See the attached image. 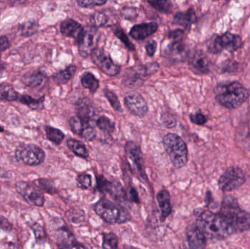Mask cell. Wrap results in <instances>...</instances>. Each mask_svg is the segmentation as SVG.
Returning <instances> with one entry per match:
<instances>
[{
  "instance_id": "obj_1",
  "label": "cell",
  "mask_w": 250,
  "mask_h": 249,
  "mask_svg": "<svg viewBox=\"0 0 250 249\" xmlns=\"http://www.w3.org/2000/svg\"><path fill=\"white\" fill-rule=\"evenodd\" d=\"M196 224L207 239L223 240L235 234L224 219L209 211L198 209L195 211Z\"/></svg>"
},
{
  "instance_id": "obj_2",
  "label": "cell",
  "mask_w": 250,
  "mask_h": 249,
  "mask_svg": "<svg viewBox=\"0 0 250 249\" xmlns=\"http://www.w3.org/2000/svg\"><path fill=\"white\" fill-rule=\"evenodd\" d=\"M217 213L224 219L234 233L250 230V215L240 208L234 198L225 199Z\"/></svg>"
},
{
  "instance_id": "obj_3",
  "label": "cell",
  "mask_w": 250,
  "mask_h": 249,
  "mask_svg": "<svg viewBox=\"0 0 250 249\" xmlns=\"http://www.w3.org/2000/svg\"><path fill=\"white\" fill-rule=\"evenodd\" d=\"M249 96L248 89L239 82L223 83L215 88L217 102L229 109H236L245 103Z\"/></svg>"
},
{
  "instance_id": "obj_4",
  "label": "cell",
  "mask_w": 250,
  "mask_h": 249,
  "mask_svg": "<svg viewBox=\"0 0 250 249\" xmlns=\"http://www.w3.org/2000/svg\"><path fill=\"white\" fill-rule=\"evenodd\" d=\"M95 213L108 224H121L129 222L132 219L130 213L124 206L117 202L102 198L95 205Z\"/></svg>"
},
{
  "instance_id": "obj_5",
  "label": "cell",
  "mask_w": 250,
  "mask_h": 249,
  "mask_svg": "<svg viewBox=\"0 0 250 249\" xmlns=\"http://www.w3.org/2000/svg\"><path fill=\"white\" fill-rule=\"evenodd\" d=\"M163 146L175 168L179 169L187 165L188 161V147L182 137L173 133H168L163 138Z\"/></svg>"
},
{
  "instance_id": "obj_6",
  "label": "cell",
  "mask_w": 250,
  "mask_h": 249,
  "mask_svg": "<svg viewBox=\"0 0 250 249\" xmlns=\"http://www.w3.org/2000/svg\"><path fill=\"white\" fill-rule=\"evenodd\" d=\"M242 40L241 37L234 34H223L220 36L211 38L208 42L207 48L211 54H218L223 50H227L229 52H234L242 47Z\"/></svg>"
},
{
  "instance_id": "obj_7",
  "label": "cell",
  "mask_w": 250,
  "mask_h": 249,
  "mask_svg": "<svg viewBox=\"0 0 250 249\" xmlns=\"http://www.w3.org/2000/svg\"><path fill=\"white\" fill-rule=\"evenodd\" d=\"M101 35L98 28L94 25L83 28L82 35L77 39L79 54L83 58L89 57L92 51L98 48Z\"/></svg>"
},
{
  "instance_id": "obj_8",
  "label": "cell",
  "mask_w": 250,
  "mask_h": 249,
  "mask_svg": "<svg viewBox=\"0 0 250 249\" xmlns=\"http://www.w3.org/2000/svg\"><path fill=\"white\" fill-rule=\"evenodd\" d=\"M16 157L25 165L38 166L45 161V153L36 145L22 144L16 149Z\"/></svg>"
},
{
  "instance_id": "obj_9",
  "label": "cell",
  "mask_w": 250,
  "mask_h": 249,
  "mask_svg": "<svg viewBox=\"0 0 250 249\" xmlns=\"http://www.w3.org/2000/svg\"><path fill=\"white\" fill-rule=\"evenodd\" d=\"M246 181L245 172L241 168L231 167L228 168L218 181L219 188L229 192L240 188Z\"/></svg>"
},
{
  "instance_id": "obj_10",
  "label": "cell",
  "mask_w": 250,
  "mask_h": 249,
  "mask_svg": "<svg viewBox=\"0 0 250 249\" xmlns=\"http://www.w3.org/2000/svg\"><path fill=\"white\" fill-rule=\"evenodd\" d=\"M17 192L29 204L42 207L45 197L42 190L36 185L27 181H19L16 185Z\"/></svg>"
},
{
  "instance_id": "obj_11",
  "label": "cell",
  "mask_w": 250,
  "mask_h": 249,
  "mask_svg": "<svg viewBox=\"0 0 250 249\" xmlns=\"http://www.w3.org/2000/svg\"><path fill=\"white\" fill-rule=\"evenodd\" d=\"M91 58L94 64L106 76L115 77L121 70V67L116 64L110 56L102 48H97L92 51Z\"/></svg>"
},
{
  "instance_id": "obj_12",
  "label": "cell",
  "mask_w": 250,
  "mask_h": 249,
  "mask_svg": "<svg viewBox=\"0 0 250 249\" xmlns=\"http://www.w3.org/2000/svg\"><path fill=\"white\" fill-rule=\"evenodd\" d=\"M125 149L126 156L135 168L137 174L139 175L140 178L146 181L147 176L145 172L144 156L139 145L134 141H128L125 145Z\"/></svg>"
},
{
  "instance_id": "obj_13",
  "label": "cell",
  "mask_w": 250,
  "mask_h": 249,
  "mask_svg": "<svg viewBox=\"0 0 250 249\" xmlns=\"http://www.w3.org/2000/svg\"><path fill=\"white\" fill-rule=\"evenodd\" d=\"M124 102L126 109L135 116L143 118L148 113V104L140 94H127L125 96Z\"/></svg>"
},
{
  "instance_id": "obj_14",
  "label": "cell",
  "mask_w": 250,
  "mask_h": 249,
  "mask_svg": "<svg viewBox=\"0 0 250 249\" xmlns=\"http://www.w3.org/2000/svg\"><path fill=\"white\" fill-rule=\"evenodd\" d=\"M148 77L145 65L135 66L126 70L123 82L126 87L135 89L141 87Z\"/></svg>"
},
{
  "instance_id": "obj_15",
  "label": "cell",
  "mask_w": 250,
  "mask_h": 249,
  "mask_svg": "<svg viewBox=\"0 0 250 249\" xmlns=\"http://www.w3.org/2000/svg\"><path fill=\"white\" fill-rule=\"evenodd\" d=\"M69 124L73 133L83 140L92 141L96 137V131L89 121L82 119L76 115L70 118Z\"/></svg>"
},
{
  "instance_id": "obj_16",
  "label": "cell",
  "mask_w": 250,
  "mask_h": 249,
  "mask_svg": "<svg viewBox=\"0 0 250 249\" xmlns=\"http://www.w3.org/2000/svg\"><path fill=\"white\" fill-rule=\"evenodd\" d=\"M188 65L192 73L199 76L206 75L210 70V61L207 56L201 51H194L188 57Z\"/></svg>"
},
{
  "instance_id": "obj_17",
  "label": "cell",
  "mask_w": 250,
  "mask_h": 249,
  "mask_svg": "<svg viewBox=\"0 0 250 249\" xmlns=\"http://www.w3.org/2000/svg\"><path fill=\"white\" fill-rule=\"evenodd\" d=\"M186 235L189 249H205L207 247V237L196 224L188 227Z\"/></svg>"
},
{
  "instance_id": "obj_18",
  "label": "cell",
  "mask_w": 250,
  "mask_h": 249,
  "mask_svg": "<svg viewBox=\"0 0 250 249\" xmlns=\"http://www.w3.org/2000/svg\"><path fill=\"white\" fill-rule=\"evenodd\" d=\"M157 29H158V24L155 22L140 23L131 28L129 35L135 40H144L155 33Z\"/></svg>"
},
{
  "instance_id": "obj_19",
  "label": "cell",
  "mask_w": 250,
  "mask_h": 249,
  "mask_svg": "<svg viewBox=\"0 0 250 249\" xmlns=\"http://www.w3.org/2000/svg\"><path fill=\"white\" fill-rule=\"evenodd\" d=\"M76 108L77 116L89 122L93 121L98 115V113L96 108L88 98L79 99L76 103Z\"/></svg>"
},
{
  "instance_id": "obj_20",
  "label": "cell",
  "mask_w": 250,
  "mask_h": 249,
  "mask_svg": "<svg viewBox=\"0 0 250 249\" xmlns=\"http://www.w3.org/2000/svg\"><path fill=\"white\" fill-rule=\"evenodd\" d=\"M83 27L81 23L72 19L63 20L60 24V32L64 36L74 38L77 40L83 32Z\"/></svg>"
},
{
  "instance_id": "obj_21",
  "label": "cell",
  "mask_w": 250,
  "mask_h": 249,
  "mask_svg": "<svg viewBox=\"0 0 250 249\" xmlns=\"http://www.w3.org/2000/svg\"><path fill=\"white\" fill-rule=\"evenodd\" d=\"M165 54L172 58H183L187 57V47L183 41H170L166 45Z\"/></svg>"
},
{
  "instance_id": "obj_22",
  "label": "cell",
  "mask_w": 250,
  "mask_h": 249,
  "mask_svg": "<svg viewBox=\"0 0 250 249\" xmlns=\"http://www.w3.org/2000/svg\"><path fill=\"white\" fill-rule=\"evenodd\" d=\"M47 80V76L41 70L28 72L22 77L23 83L30 88H38L42 86Z\"/></svg>"
},
{
  "instance_id": "obj_23",
  "label": "cell",
  "mask_w": 250,
  "mask_h": 249,
  "mask_svg": "<svg viewBox=\"0 0 250 249\" xmlns=\"http://www.w3.org/2000/svg\"><path fill=\"white\" fill-rule=\"evenodd\" d=\"M157 200L159 207L161 210L162 219H166L170 216L172 212L170 193L167 190H161L157 194Z\"/></svg>"
},
{
  "instance_id": "obj_24",
  "label": "cell",
  "mask_w": 250,
  "mask_h": 249,
  "mask_svg": "<svg viewBox=\"0 0 250 249\" xmlns=\"http://www.w3.org/2000/svg\"><path fill=\"white\" fill-rule=\"evenodd\" d=\"M92 21L94 26H110L115 24L114 22V14L109 10H103V11L95 12L92 16Z\"/></svg>"
},
{
  "instance_id": "obj_25",
  "label": "cell",
  "mask_w": 250,
  "mask_h": 249,
  "mask_svg": "<svg viewBox=\"0 0 250 249\" xmlns=\"http://www.w3.org/2000/svg\"><path fill=\"white\" fill-rule=\"evenodd\" d=\"M197 17L195 10L192 8L188 9L186 12H178L173 18V23L188 27L196 21Z\"/></svg>"
},
{
  "instance_id": "obj_26",
  "label": "cell",
  "mask_w": 250,
  "mask_h": 249,
  "mask_svg": "<svg viewBox=\"0 0 250 249\" xmlns=\"http://www.w3.org/2000/svg\"><path fill=\"white\" fill-rule=\"evenodd\" d=\"M77 67L75 65L68 66L64 70H60L53 76V79L59 84H64L67 83L76 74Z\"/></svg>"
},
{
  "instance_id": "obj_27",
  "label": "cell",
  "mask_w": 250,
  "mask_h": 249,
  "mask_svg": "<svg viewBox=\"0 0 250 249\" xmlns=\"http://www.w3.org/2000/svg\"><path fill=\"white\" fill-rule=\"evenodd\" d=\"M67 146L70 151L79 157L86 159L89 156V152L82 142L76 139L70 138L67 140Z\"/></svg>"
},
{
  "instance_id": "obj_28",
  "label": "cell",
  "mask_w": 250,
  "mask_h": 249,
  "mask_svg": "<svg viewBox=\"0 0 250 249\" xmlns=\"http://www.w3.org/2000/svg\"><path fill=\"white\" fill-rule=\"evenodd\" d=\"M19 96L20 95L12 85L7 83H0V100L13 102L19 100Z\"/></svg>"
},
{
  "instance_id": "obj_29",
  "label": "cell",
  "mask_w": 250,
  "mask_h": 249,
  "mask_svg": "<svg viewBox=\"0 0 250 249\" xmlns=\"http://www.w3.org/2000/svg\"><path fill=\"white\" fill-rule=\"evenodd\" d=\"M82 84L83 88L88 89L92 94L95 93L100 87L99 80L89 72L83 73L82 77Z\"/></svg>"
},
{
  "instance_id": "obj_30",
  "label": "cell",
  "mask_w": 250,
  "mask_h": 249,
  "mask_svg": "<svg viewBox=\"0 0 250 249\" xmlns=\"http://www.w3.org/2000/svg\"><path fill=\"white\" fill-rule=\"evenodd\" d=\"M19 101L21 103L27 105L31 109L34 110V111H38V110L43 108L45 98H44V96H42V97L38 98V99H35L29 95H20Z\"/></svg>"
},
{
  "instance_id": "obj_31",
  "label": "cell",
  "mask_w": 250,
  "mask_h": 249,
  "mask_svg": "<svg viewBox=\"0 0 250 249\" xmlns=\"http://www.w3.org/2000/svg\"><path fill=\"white\" fill-rule=\"evenodd\" d=\"M45 131L47 139L54 144L60 145L64 140V134L59 129L47 126L45 127Z\"/></svg>"
},
{
  "instance_id": "obj_32",
  "label": "cell",
  "mask_w": 250,
  "mask_h": 249,
  "mask_svg": "<svg viewBox=\"0 0 250 249\" xmlns=\"http://www.w3.org/2000/svg\"><path fill=\"white\" fill-rule=\"evenodd\" d=\"M96 125L101 131L111 134L115 131V124L111 119L105 116H101L97 119Z\"/></svg>"
},
{
  "instance_id": "obj_33",
  "label": "cell",
  "mask_w": 250,
  "mask_h": 249,
  "mask_svg": "<svg viewBox=\"0 0 250 249\" xmlns=\"http://www.w3.org/2000/svg\"><path fill=\"white\" fill-rule=\"evenodd\" d=\"M119 238L113 232L103 235L102 247L104 249H118Z\"/></svg>"
},
{
  "instance_id": "obj_34",
  "label": "cell",
  "mask_w": 250,
  "mask_h": 249,
  "mask_svg": "<svg viewBox=\"0 0 250 249\" xmlns=\"http://www.w3.org/2000/svg\"><path fill=\"white\" fill-rule=\"evenodd\" d=\"M148 4H151L153 8L157 10L160 13H171L173 10V4L170 1H166V0H153V1H148Z\"/></svg>"
},
{
  "instance_id": "obj_35",
  "label": "cell",
  "mask_w": 250,
  "mask_h": 249,
  "mask_svg": "<svg viewBox=\"0 0 250 249\" xmlns=\"http://www.w3.org/2000/svg\"><path fill=\"white\" fill-rule=\"evenodd\" d=\"M38 25L35 20H30L21 23L20 26L21 33L23 36H32L38 31Z\"/></svg>"
},
{
  "instance_id": "obj_36",
  "label": "cell",
  "mask_w": 250,
  "mask_h": 249,
  "mask_svg": "<svg viewBox=\"0 0 250 249\" xmlns=\"http://www.w3.org/2000/svg\"><path fill=\"white\" fill-rule=\"evenodd\" d=\"M104 95H105V97L108 99V102L111 104V107H112L115 111H118V112H123V108H122L120 99H119L118 96L116 95L115 93H114L112 91L109 90V89L105 88V89H104Z\"/></svg>"
},
{
  "instance_id": "obj_37",
  "label": "cell",
  "mask_w": 250,
  "mask_h": 249,
  "mask_svg": "<svg viewBox=\"0 0 250 249\" xmlns=\"http://www.w3.org/2000/svg\"><path fill=\"white\" fill-rule=\"evenodd\" d=\"M66 216L72 222L75 224L81 223V222H83L85 218L83 211L78 209H71V210L68 211L66 213Z\"/></svg>"
},
{
  "instance_id": "obj_38",
  "label": "cell",
  "mask_w": 250,
  "mask_h": 249,
  "mask_svg": "<svg viewBox=\"0 0 250 249\" xmlns=\"http://www.w3.org/2000/svg\"><path fill=\"white\" fill-rule=\"evenodd\" d=\"M78 185L82 190H89L92 187V177L89 174L81 173L76 178Z\"/></svg>"
},
{
  "instance_id": "obj_39",
  "label": "cell",
  "mask_w": 250,
  "mask_h": 249,
  "mask_svg": "<svg viewBox=\"0 0 250 249\" xmlns=\"http://www.w3.org/2000/svg\"><path fill=\"white\" fill-rule=\"evenodd\" d=\"M114 34H115L116 37L122 42L124 43L125 46L129 50V51H135V45L131 42V41L129 40V38H128L127 35L125 34L124 31L123 30V29H117L115 31H114Z\"/></svg>"
},
{
  "instance_id": "obj_40",
  "label": "cell",
  "mask_w": 250,
  "mask_h": 249,
  "mask_svg": "<svg viewBox=\"0 0 250 249\" xmlns=\"http://www.w3.org/2000/svg\"><path fill=\"white\" fill-rule=\"evenodd\" d=\"M121 15L125 19L135 20L138 17V10L136 7H124L121 10Z\"/></svg>"
},
{
  "instance_id": "obj_41",
  "label": "cell",
  "mask_w": 250,
  "mask_h": 249,
  "mask_svg": "<svg viewBox=\"0 0 250 249\" xmlns=\"http://www.w3.org/2000/svg\"><path fill=\"white\" fill-rule=\"evenodd\" d=\"M78 4L81 7H84V8H90L95 6H102L106 4L107 1L104 0H90V1H85V0H79L77 1Z\"/></svg>"
},
{
  "instance_id": "obj_42",
  "label": "cell",
  "mask_w": 250,
  "mask_h": 249,
  "mask_svg": "<svg viewBox=\"0 0 250 249\" xmlns=\"http://www.w3.org/2000/svg\"><path fill=\"white\" fill-rule=\"evenodd\" d=\"M162 121L167 128H173L176 125V119L173 115L166 112L162 115Z\"/></svg>"
},
{
  "instance_id": "obj_43",
  "label": "cell",
  "mask_w": 250,
  "mask_h": 249,
  "mask_svg": "<svg viewBox=\"0 0 250 249\" xmlns=\"http://www.w3.org/2000/svg\"><path fill=\"white\" fill-rule=\"evenodd\" d=\"M189 119L193 124H197V125H204L207 121V117L204 114H201V113L190 114L189 115Z\"/></svg>"
},
{
  "instance_id": "obj_44",
  "label": "cell",
  "mask_w": 250,
  "mask_h": 249,
  "mask_svg": "<svg viewBox=\"0 0 250 249\" xmlns=\"http://www.w3.org/2000/svg\"><path fill=\"white\" fill-rule=\"evenodd\" d=\"M185 32L182 29H176V30L170 31L167 37L170 41H183Z\"/></svg>"
},
{
  "instance_id": "obj_45",
  "label": "cell",
  "mask_w": 250,
  "mask_h": 249,
  "mask_svg": "<svg viewBox=\"0 0 250 249\" xmlns=\"http://www.w3.org/2000/svg\"><path fill=\"white\" fill-rule=\"evenodd\" d=\"M32 230H33L34 234H35L37 240L42 241V240L45 239V231H44L42 226L38 225V224H35L32 227Z\"/></svg>"
},
{
  "instance_id": "obj_46",
  "label": "cell",
  "mask_w": 250,
  "mask_h": 249,
  "mask_svg": "<svg viewBox=\"0 0 250 249\" xmlns=\"http://www.w3.org/2000/svg\"><path fill=\"white\" fill-rule=\"evenodd\" d=\"M148 76H154L160 70V65L157 62H150L145 65Z\"/></svg>"
},
{
  "instance_id": "obj_47",
  "label": "cell",
  "mask_w": 250,
  "mask_h": 249,
  "mask_svg": "<svg viewBox=\"0 0 250 249\" xmlns=\"http://www.w3.org/2000/svg\"><path fill=\"white\" fill-rule=\"evenodd\" d=\"M157 49V43L155 40H151L146 45V50L147 54L149 57H153L155 54Z\"/></svg>"
},
{
  "instance_id": "obj_48",
  "label": "cell",
  "mask_w": 250,
  "mask_h": 249,
  "mask_svg": "<svg viewBox=\"0 0 250 249\" xmlns=\"http://www.w3.org/2000/svg\"><path fill=\"white\" fill-rule=\"evenodd\" d=\"M10 46V42L7 37L4 36V35L0 37V56H1V53L8 49Z\"/></svg>"
},
{
  "instance_id": "obj_49",
  "label": "cell",
  "mask_w": 250,
  "mask_h": 249,
  "mask_svg": "<svg viewBox=\"0 0 250 249\" xmlns=\"http://www.w3.org/2000/svg\"><path fill=\"white\" fill-rule=\"evenodd\" d=\"M128 199L132 203H140V199L138 197V192L135 188H131L129 191L128 196H126Z\"/></svg>"
},
{
  "instance_id": "obj_50",
  "label": "cell",
  "mask_w": 250,
  "mask_h": 249,
  "mask_svg": "<svg viewBox=\"0 0 250 249\" xmlns=\"http://www.w3.org/2000/svg\"><path fill=\"white\" fill-rule=\"evenodd\" d=\"M61 249H86L85 248L83 244H80V243L76 242V241H73V242L70 243V244H67V245L64 246V247H61Z\"/></svg>"
},
{
  "instance_id": "obj_51",
  "label": "cell",
  "mask_w": 250,
  "mask_h": 249,
  "mask_svg": "<svg viewBox=\"0 0 250 249\" xmlns=\"http://www.w3.org/2000/svg\"><path fill=\"white\" fill-rule=\"evenodd\" d=\"M0 228L6 230H10L12 228V225L7 220V219L0 216Z\"/></svg>"
},
{
  "instance_id": "obj_52",
  "label": "cell",
  "mask_w": 250,
  "mask_h": 249,
  "mask_svg": "<svg viewBox=\"0 0 250 249\" xmlns=\"http://www.w3.org/2000/svg\"><path fill=\"white\" fill-rule=\"evenodd\" d=\"M125 249H140L135 248V247H128V246H126V247H125Z\"/></svg>"
},
{
  "instance_id": "obj_53",
  "label": "cell",
  "mask_w": 250,
  "mask_h": 249,
  "mask_svg": "<svg viewBox=\"0 0 250 249\" xmlns=\"http://www.w3.org/2000/svg\"><path fill=\"white\" fill-rule=\"evenodd\" d=\"M2 132H4V128L0 126V133H2Z\"/></svg>"
},
{
  "instance_id": "obj_54",
  "label": "cell",
  "mask_w": 250,
  "mask_h": 249,
  "mask_svg": "<svg viewBox=\"0 0 250 249\" xmlns=\"http://www.w3.org/2000/svg\"></svg>"
}]
</instances>
